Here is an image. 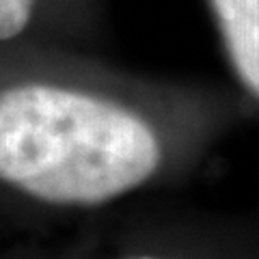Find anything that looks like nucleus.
Listing matches in <instances>:
<instances>
[{
  "label": "nucleus",
  "mask_w": 259,
  "mask_h": 259,
  "mask_svg": "<svg viewBox=\"0 0 259 259\" xmlns=\"http://www.w3.org/2000/svg\"><path fill=\"white\" fill-rule=\"evenodd\" d=\"M166 160L151 121L110 97L22 82L0 89V182L56 207H95L156 177Z\"/></svg>",
  "instance_id": "nucleus-1"
},
{
  "label": "nucleus",
  "mask_w": 259,
  "mask_h": 259,
  "mask_svg": "<svg viewBox=\"0 0 259 259\" xmlns=\"http://www.w3.org/2000/svg\"><path fill=\"white\" fill-rule=\"evenodd\" d=\"M207 3L242 89L259 102V0Z\"/></svg>",
  "instance_id": "nucleus-2"
},
{
  "label": "nucleus",
  "mask_w": 259,
  "mask_h": 259,
  "mask_svg": "<svg viewBox=\"0 0 259 259\" xmlns=\"http://www.w3.org/2000/svg\"><path fill=\"white\" fill-rule=\"evenodd\" d=\"M37 0H0V41L20 37L32 20Z\"/></svg>",
  "instance_id": "nucleus-3"
},
{
  "label": "nucleus",
  "mask_w": 259,
  "mask_h": 259,
  "mask_svg": "<svg viewBox=\"0 0 259 259\" xmlns=\"http://www.w3.org/2000/svg\"><path fill=\"white\" fill-rule=\"evenodd\" d=\"M121 259H197L184 253H139V255H127Z\"/></svg>",
  "instance_id": "nucleus-4"
}]
</instances>
